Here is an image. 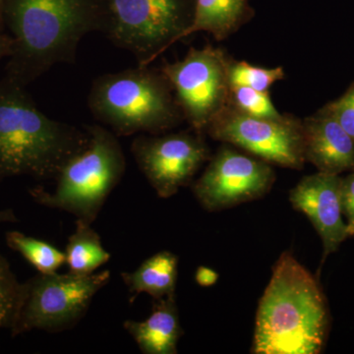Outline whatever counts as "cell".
<instances>
[{
  "label": "cell",
  "mask_w": 354,
  "mask_h": 354,
  "mask_svg": "<svg viewBox=\"0 0 354 354\" xmlns=\"http://www.w3.org/2000/svg\"><path fill=\"white\" fill-rule=\"evenodd\" d=\"M302 124L306 162L325 174L354 171V139L326 106Z\"/></svg>",
  "instance_id": "13"
},
{
  "label": "cell",
  "mask_w": 354,
  "mask_h": 354,
  "mask_svg": "<svg viewBox=\"0 0 354 354\" xmlns=\"http://www.w3.org/2000/svg\"><path fill=\"white\" fill-rule=\"evenodd\" d=\"M230 104L241 113L256 118H278L279 113L269 92H260L246 86H230Z\"/></svg>",
  "instance_id": "21"
},
{
  "label": "cell",
  "mask_w": 354,
  "mask_h": 354,
  "mask_svg": "<svg viewBox=\"0 0 354 354\" xmlns=\"http://www.w3.org/2000/svg\"><path fill=\"white\" fill-rule=\"evenodd\" d=\"M88 134L39 111L25 87L0 80V183L14 176L57 178L88 145Z\"/></svg>",
  "instance_id": "3"
},
{
  "label": "cell",
  "mask_w": 354,
  "mask_h": 354,
  "mask_svg": "<svg viewBox=\"0 0 354 354\" xmlns=\"http://www.w3.org/2000/svg\"><path fill=\"white\" fill-rule=\"evenodd\" d=\"M24 295V283L16 278L8 261L0 254V330L13 327Z\"/></svg>",
  "instance_id": "19"
},
{
  "label": "cell",
  "mask_w": 354,
  "mask_h": 354,
  "mask_svg": "<svg viewBox=\"0 0 354 354\" xmlns=\"http://www.w3.org/2000/svg\"><path fill=\"white\" fill-rule=\"evenodd\" d=\"M18 218L13 209H6L0 211V223H17Z\"/></svg>",
  "instance_id": "26"
},
{
  "label": "cell",
  "mask_w": 354,
  "mask_h": 354,
  "mask_svg": "<svg viewBox=\"0 0 354 354\" xmlns=\"http://www.w3.org/2000/svg\"><path fill=\"white\" fill-rule=\"evenodd\" d=\"M101 29L118 48L148 66L191 25L195 0H95Z\"/></svg>",
  "instance_id": "6"
},
{
  "label": "cell",
  "mask_w": 354,
  "mask_h": 354,
  "mask_svg": "<svg viewBox=\"0 0 354 354\" xmlns=\"http://www.w3.org/2000/svg\"><path fill=\"white\" fill-rule=\"evenodd\" d=\"M13 39L10 35L0 31V60L8 58L12 53Z\"/></svg>",
  "instance_id": "25"
},
{
  "label": "cell",
  "mask_w": 354,
  "mask_h": 354,
  "mask_svg": "<svg viewBox=\"0 0 354 354\" xmlns=\"http://www.w3.org/2000/svg\"><path fill=\"white\" fill-rule=\"evenodd\" d=\"M252 17L248 0H195L192 23L180 39L197 32H208L216 41L234 34Z\"/></svg>",
  "instance_id": "16"
},
{
  "label": "cell",
  "mask_w": 354,
  "mask_h": 354,
  "mask_svg": "<svg viewBox=\"0 0 354 354\" xmlns=\"http://www.w3.org/2000/svg\"><path fill=\"white\" fill-rule=\"evenodd\" d=\"M109 270L87 276L39 274L24 283V295L12 337L34 330L62 332L75 326L87 313L95 295L111 281Z\"/></svg>",
  "instance_id": "7"
},
{
  "label": "cell",
  "mask_w": 354,
  "mask_h": 354,
  "mask_svg": "<svg viewBox=\"0 0 354 354\" xmlns=\"http://www.w3.org/2000/svg\"><path fill=\"white\" fill-rule=\"evenodd\" d=\"M337 122L354 139V85L337 101L326 106Z\"/></svg>",
  "instance_id": "22"
},
{
  "label": "cell",
  "mask_w": 354,
  "mask_h": 354,
  "mask_svg": "<svg viewBox=\"0 0 354 354\" xmlns=\"http://www.w3.org/2000/svg\"><path fill=\"white\" fill-rule=\"evenodd\" d=\"M3 6H4V0H0V31H2V30H3V28H4Z\"/></svg>",
  "instance_id": "27"
},
{
  "label": "cell",
  "mask_w": 354,
  "mask_h": 354,
  "mask_svg": "<svg viewBox=\"0 0 354 354\" xmlns=\"http://www.w3.org/2000/svg\"><path fill=\"white\" fill-rule=\"evenodd\" d=\"M131 153L140 171L162 199L189 184L209 160L203 134L195 131L141 135L133 140Z\"/></svg>",
  "instance_id": "11"
},
{
  "label": "cell",
  "mask_w": 354,
  "mask_h": 354,
  "mask_svg": "<svg viewBox=\"0 0 354 354\" xmlns=\"http://www.w3.org/2000/svg\"><path fill=\"white\" fill-rule=\"evenodd\" d=\"M232 60L214 46L191 48L185 57L165 64L160 71L171 84L184 120L199 134L230 104Z\"/></svg>",
  "instance_id": "8"
},
{
  "label": "cell",
  "mask_w": 354,
  "mask_h": 354,
  "mask_svg": "<svg viewBox=\"0 0 354 354\" xmlns=\"http://www.w3.org/2000/svg\"><path fill=\"white\" fill-rule=\"evenodd\" d=\"M178 258L169 251H160L144 261L133 272H121V279L127 286L130 304L141 293L151 295L155 300L176 295Z\"/></svg>",
  "instance_id": "15"
},
{
  "label": "cell",
  "mask_w": 354,
  "mask_h": 354,
  "mask_svg": "<svg viewBox=\"0 0 354 354\" xmlns=\"http://www.w3.org/2000/svg\"><path fill=\"white\" fill-rule=\"evenodd\" d=\"M142 353L176 354L183 335L176 295L155 300L152 313L146 320H127L123 324Z\"/></svg>",
  "instance_id": "14"
},
{
  "label": "cell",
  "mask_w": 354,
  "mask_h": 354,
  "mask_svg": "<svg viewBox=\"0 0 354 354\" xmlns=\"http://www.w3.org/2000/svg\"><path fill=\"white\" fill-rule=\"evenodd\" d=\"M88 104L95 120L116 136L162 134L184 120L171 84L149 65L97 77Z\"/></svg>",
  "instance_id": "4"
},
{
  "label": "cell",
  "mask_w": 354,
  "mask_h": 354,
  "mask_svg": "<svg viewBox=\"0 0 354 354\" xmlns=\"http://www.w3.org/2000/svg\"><path fill=\"white\" fill-rule=\"evenodd\" d=\"M64 253L69 272L79 276L94 274L111 257L92 225L80 220L76 221L75 232L70 235Z\"/></svg>",
  "instance_id": "17"
},
{
  "label": "cell",
  "mask_w": 354,
  "mask_h": 354,
  "mask_svg": "<svg viewBox=\"0 0 354 354\" xmlns=\"http://www.w3.org/2000/svg\"><path fill=\"white\" fill-rule=\"evenodd\" d=\"M274 181L271 164L225 146L209 158L192 191L203 208L218 212L264 197Z\"/></svg>",
  "instance_id": "10"
},
{
  "label": "cell",
  "mask_w": 354,
  "mask_h": 354,
  "mask_svg": "<svg viewBox=\"0 0 354 354\" xmlns=\"http://www.w3.org/2000/svg\"><path fill=\"white\" fill-rule=\"evenodd\" d=\"M212 138L232 144L271 165L304 167V124L290 114L278 118L248 115L228 104L206 130Z\"/></svg>",
  "instance_id": "9"
},
{
  "label": "cell",
  "mask_w": 354,
  "mask_h": 354,
  "mask_svg": "<svg viewBox=\"0 0 354 354\" xmlns=\"http://www.w3.org/2000/svg\"><path fill=\"white\" fill-rule=\"evenodd\" d=\"M341 199L342 214L348 220V236H354V171L342 178Z\"/></svg>",
  "instance_id": "23"
},
{
  "label": "cell",
  "mask_w": 354,
  "mask_h": 354,
  "mask_svg": "<svg viewBox=\"0 0 354 354\" xmlns=\"http://www.w3.org/2000/svg\"><path fill=\"white\" fill-rule=\"evenodd\" d=\"M88 145L70 158L57 176V188L30 189L35 202L67 212L77 220L92 225L104 203L120 183L127 169V158L118 137L102 125H86Z\"/></svg>",
  "instance_id": "5"
},
{
  "label": "cell",
  "mask_w": 354,
  "mask_h": 354,
  "mask_svg": "<svg viewBox=\"0 0 354 354\" xmlns=\"http://www.w3.org/2000/svg\"><path fill=\"white\" fill-rule=\"evenodd\" d=\"M13 39L4 78L27 87L58 64H74L81 39L101 29L95 0H4Z\"/></svg>",
  "instance_id": "1"
},
{
  "label": "cell",
  "mask_w": 354,
  "mask_h": 354,
  "mask_svg": "<svg viewBox=\"0 0 354 354\" xmlns=\"http://www.w3.org/2000/svg\"><path fill=\"white\" fill-rule=\"evenodd\" d=\"M283 79H285L283 67L263 68L246 62H232L230 67V86H246L260 92H269L272 84Z\"/></svg>",
  "instance_id": "20"
},
{
  "label": "cell",
  "mask_w": 354,
  "mask_h": 354,
  "mask_svg": "<svg viewBox=\"0 0 354 354\" xmlns=\"http://www.w3.org/2000/svg\"><path fill=\"white\" fill-rule=\"evenodd\" d=\"M218 279V272L208 267H205V266H200L195 272V281L203 288H209V286L215 285Z\"/></svg>",
  "instance_id": "24"
},
{
  "label": "cell",
  "mask_w": 354,
  "mask_h": 354,
  "mask_svg": "<svg viewBox=\"0 0 354 354\" xmlns=\"http://www.w3.org/2000/svg\"><path fill=\"white\" fill-rule=\"evenodd\" d=\"M6 241L9 248L21 254L39 274H53L65 264L64 251L48 242L28 236L17 230L7 232Z\"/></svg>",
  "instance_id": "18"
},
{
  "label": "cell",
  "mask_w": 354,
  "mask_h": 354,
  "mask_svg": "<svg viewBox=\"0 0 354 354\" xmlns=\"http://www.w3.org/2000/svg\"><path fill=\"white\" fill-rule=\"evenodd\" d=\"M329 325L319 281L292 254L283 252L258 305L252 353H320Z\"/></svg>",
  "instance_id": "2"
},
{
  "label": "cell",
  "mask_w": 354,
  "mask_h": 354,
  "mask_svg": "<svg viewBox=\"0 0 354 354\" xmlns=\"http://www.w3.org/2000/svg\"><path fill=\"white\" fill-rule=\"evenodd\" d=\"M341 185L339 176L318 171L304 177L290 193L293 208L309 218L322 241V265L349 237L342 220Z\"/></svg>",
  "instance_id": "12"
}]
</instances>
